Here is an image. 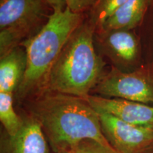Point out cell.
Listing matches in <instances>:
<instances>
[{
	"label": "cell",
	"instance_id": "obj_1",
	"mask_svg": "<svg viewBox=\"0 0 153 153\" xmlns=\"http://www.w3.org/2000/svg\"><path fill=\"white\" fill-rule=\"evenodd\" d=\"M28 108L53 152H69L87 139L111 147L101 131L98 113L85 99L47 91L38 94Z\"/></svg>",
	"mask_w": 153,
	"mask_h": 153
},
{
	"label": "cell",
	"instance_id": "obj_2",
	"mask_svg": "<svg viewBox=\"0 0 153 153\" xmlns=\"http://www.w3.org/2000/svg\"><path fill=\"white\" fill-rule=\"evenodd\" d=\"M94 33L89 21L74 30L51 68L41 93L58 92L85 99L90 95L104 74L105 65L96 48Z\"/></svg>",
	"mask_w": 153,
	"mask_h": 153
},
{
	"label": "cell",
	"instance_id": "obj_3",
	"mask_svg": "<svg viewBox=\"0 0 153 153\" xmlns=\"http://www.w3.org/2000/svg\"><path fill=\"white\" fill-rule=\"evenodd\" d=\"M83 20V14L74 13L68 7L55 10L37 33L21 43L26 51V68L16 90L17 99L41 93L55 60Z\"/></svg>",
	"mask_w": 153,
	"mask_h": 153
},
{
	"label": "cell",
	"instance_id": "obj_4",
	"mask_svg": "<svg viewBox=\"0 0 153 153\" xmlns=\"http://www.w3.org/2000/svg\"><path fill=\"white\" fill-rule=\"evenodd\" d=\"M49 9L52 10L44 0H0L1 57L19 46L42 20L48 18Z\"/></svg>",
	"mask_w": 153,
	"mask_h": 153
},
{
	"label": "cell",
	"instance_id": "obj_5",
	"mask_svg": "<svg viewBox=\"0 0 153 153\" xmlns=\"http://www.w3.org/2000/svg\"><path fill=\"white\" fill-rule=\"evenodd\" d=\"M92 91L106 98H117L153 106V74L148 69L123 72L113 66L101 77Z\"/></svg>",
	"mask_w": 153,
	"mask_h": 153
},
{
	"label": "cell",
	"instance_id": "obj_6",
	"mask_svg": "<svg viewBox=\"0 0 153 153\" xmlns=\"http://www.w3.org/2000/svg\"><path fill=\"white\" fill-rule=\"evenodd\" d=\"M97 113L103 135L118 153H145L153 143V131L130 125L107 113Z\"/></svg>",
	"mask_w": 153,
	"mask_h": 153
},
{
	"label": "cell",
	"instance_id": "obj_7",
	"mask_svg": "<svg viewBox=\"0 0 153 153\" xmlns=\"http://www.w3.org/2000/svg\"><path fill=\"white\" fill-rule=\"evenodd\" d=\"M86 100L97 112L111 114L130 125L153 131V106L98 95L90 94Z\"/></svg>",
	"mask_w": 153,
	"mask_h": 153
},
{
	"label": "cell",
	"instance_id": "obj_8",
	"mask_svg": "<svg viewBox=\"0 0 153 153\" xmlns=\"http://www.w3.org/2000/svg\"><path fill=\"white\" fill-rule=\"evenodd\" d=\"M94 43L97 51L114 63V67L122 70L133 63L138 56V43L133 33L127 30H97ZM96 46V45H95Z\"/></svg>",
	"mask_w": 153,
	"mask_h": 153
},
{
	"label": "cell",
	"instance_id": "obj_9",
	"mask_svg": "<svg viewBox=\"0 0 153 153\" xmlns=\"http://www.w3.org/2000/svg\"><path fill=\"white\" fill-rule=\"evenodd\" d=\"M48 145L40 123L30 116L16 135H1L0 153H49Z\"/></svg>",
	"mask_w": 153,
	"mask_h": 153
},
{
	"label": "cell",
	"instance_id": "obj_10",
	"mask_svg": "<svg viewBox=\"0 0 153 153\" xmlns=\"http://www.w3.org/2000/svg\"><path fill=\"white\" fill-rule=\"evenodd\" d=\"M26 68V51L19 46L1 56L0 61V92L14 94L24 76Z\"/></svg>",
	"mask_w": 153,
	"mask_h": 153
},
{
	"label": "cell",
	"instance_id": "obj_11",
	"mask_svg": "<svg viewBox=\"0 0 153 153\" xmlns=\"http://www.w3.org/2000/svg\"><path fill=\"white\" fill-rule=\"evenodd\" d=\"M150 2V0H128L97 30H129L135 28L143 20Z\"/></svg>",
	"mask_w": 153,
	"mask_h": 153
},
{
	"label": "cell",
	"instance_id": "obj_12",
	"mask_svg": "<svg viewBox=\"0 0 153 153\" xmlns=\"http://www.w3.org/2000/svg\"><path fill=\"white\" fill-rule=\"evenodd\" d=\"M0 120L10 136L16 135L24 123L13 106V94L0 92Z\"/></svg>",
	"mask_w": 153,
	"mask_h": 153
},
{
	"label": "cell",
	"instance_id": "obj_13",
	"mask_svg": "<svg viewBox=\"0 0 153 153\" xmlns=\"http://www.w3.org/2000/svg\"><path fill=\"white\" fill-rule=\"evenodd\" d=\"M128 0H98L94 7L89 12V22L95 30L103 24L117 9Z\"/></svg>",
	"mask_w": 153,
	"mask_h": 153
},
{
	"label": "cell",
	"instance_id": "obj_14",
	"mask_svg": "<svg viewBox=\"0 0 153 153\" xmlns=\"http://www.w3.org/2000/svg\"><path fill=\"white\" fill-rule=\"evenodd\" d=\"M70 153H118L111 147L107 146L91 139L83 140L71 150Z\"/></svg>",
	"mask_w": 153,
	"mask_h": 153
},
{
	"label": "cell",
	"instance_id": "obj_15",
	"mask_svg": "<svg viewBox=\"0 0 153 153\" xmlns=\"http://www.w3.org/2000/svg\"><path fill=\"white\" fill-rule=\"evenodd\" d=\"M98 0H66L67 7L74 13L89 12Z\"/></svg>",
	"mask_w": 153,
	"mask_h": 153
},
{
	"label": "cell",
	"instance_id": "obj_16",
	"mask_svg": "<svg viewBox=\"0 0 153 153\" xmlns=\"http://www.w3.org/2000/svg\"><path fill=\"white\" fill-rule=\"evenodd\" d=\"M45 2L52 9L55 10H64L67 7L66 0H44Z\"/></svg>",
	"mask_w": 153,
	"mask_h": 153
},
{
	"label": "cell",
	"instance_id": "obj_17",
	"mask_svg": "<svg viewBox=\"0 0 153 153\" xmlns=\"http://www.w3.org/2000/svg\"><path fill=\"white\" fill-rule=\"evenodd\" d=\"M145 153H153V143L151 144V145L149 147L148 150L145 151Z\"/></svg>",
	"mask_w": 153,
	"mask_h": 153
},
{
	"label": "cell",
	"instance_id": "obj_18",
	"mask_svg": "<svg viewBox=\"0 0 153 153\" xmlns=\"http://www.w3.org/2000/svg\"><path fill=\"white\" fill-rule=\"evenodd\" d=\"M53 153H70V152H67V151H62V152H53Z\"/></svg>",
	"mask_w": 153,
	"mask_h": 153
}]
</instances>
